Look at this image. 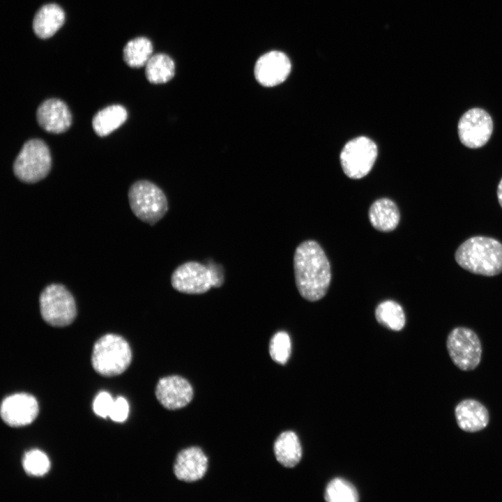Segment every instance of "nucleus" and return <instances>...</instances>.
<instances>
[{
  "instance_id": "bb28decb",
  "label": "nucleus",
  "mask_w": 502,
  "mask_h": 502,
  "mask_svg": "<svg viewBox=\"0 0 502 502\" xmlns=\"http://www.w3.org/2000/svg\"><path fill=\"white\" fill-rule=\"evenodd\" d=\"M114 401L108 393H100L97 395L93 403L94 413L100 417L107 418L109 416Z\"/></svg>"
},
{
  "instance_id": "423d86ee",
  "label": "nucleus",
  "mask_w": 502,
  "mask_h": 502,
  "mask_svg": "<svg viewBox=\"0 0 502 502\" xmlns=\"http://www.w3.org/2000/svg\"><path fill=\"white\" fill-rule=\"evenodd\" d=\"M39 302L42 318L52 326H68L77 316L75 299L62 284L46 287L40 294Z\"/></svg>"
},
{
  "instance_id": "c756f323",
  "label": "nucleus",
  "mask_w": 502,
  "mask_h": 502,
  "mask_svg": "<svg viewBox=\"0 0 502 502\" xmlns=\"http://www.w3.org/2000/svg\"><path fill=\"white\" fill-rule=\"evenodd\" d=\"M496 195H497L498 201H499L501 207L502 208V178L498 184L497 190H496Z\"/></svg>"
},
{
  "instance_id": "a211bd4d",
  "label": "nucleus",
  "mask_w": 502,
  "mask_h": 502,
  "mask_svg": "<svg viewBox=\"0 0 502 502\" xmlns=\"http://www.w3.org/2000/svg\"><path fill=\"white\" fill-rule=\"evenodd\" d=\"M400 218V211L397 205L387 198L375 201L369 210L371 225L380 231L389 232L394 230L398 225Z\"/></svg>"
},
{
  "instance_id": "6ab92c4d",
  "label": "nucleus",
  "mask_w": 502,
  "mask_h": 502,
  "mask_svg": "<svg viewBox=\"0 0 502 502\" xmlns=\"http://www.w3.org/2000/svg\"><path fill=\"white\" fill-rule=\"evenodd\" d=\"M274 453L282 466L291 468L301 460L302 448L298 436L291 431L282 432L274 443Z\"/></svg>"
},
{
  "instance_id": "9b49d317",
  "label": "nucleus",
  "mask_w": 502,
  "mask_h": 502,
  "mask_svg": "<svg viewBox=\"0 0 502 502\" xmlns=\"http://www.w3.org/2000/svg\"><path fill=\"white\" fill-rule=\"evenodd\" d=\"M291 68L290 60L284 53L270 51L257 60L254 75L259 84L265 87H273L285 81Z\"/></svg>"
},
{
  "instance_id": "4468645a",
  "label": "nucleus",
  "mask_w": 502,
  "mask_h": 502,
  "mask_svg": "<svg viewBox=\"0 0 502 502\" xmlns=\"http://www.w3.org/2000/svg\"><path fill=\"white\" fill-rule=\"evenodd\" d=\"M38 125L48 132L59 134L71 126L72 115L67 105L57 98L47 99L37 109Z\"/></svg>"
},
{
  "instance_id": "6e6552de",
  "label": "nucleus",
  "mask_w": 502,
  "mask_h": 502,
  "mask_svg": "<svg viewBox=\"0 0 502 502\" xmlns=\"http://www.w3.org/2000/svg\"><path fill=\"white\" fill-rule=\"evenodd\" d=\"M377 154L376 144L367 137L360 136L349 141L340 153L344 174L354 179L365 176L372 169Z\"/></svg>"
},
{
  "instance_id": "9d476101",
  "label": "nucleus",
  "mask_w": 502,
  "mask_h": 502,
  "mask_svg": "<svg viewBox=\"0 0 502 502\" xmlns=\"http://www.w3.org/2000/svg\"><path fill=\"white\" fill-rule=\"evenodd\" d=\"M171 283L176 291L188 294H203L213 287L210 268L197 261H188L177 267Z\"/></svg>"
},
{
  "instance_id": "aec40b11",
  "label": "nucleus",
  "mask_w": 502,
  "mask_h": 502,
  "mask_svg": "<svg viewBox=\"0 0 502 502\" xmlns=\"http://www.w3.org/2000/svg\"><path fill=\"white\" fill-rule=\"evenodd\" d=\"M126 108L120 105H112L100 110L93 118L92 126L100 137L108 135L119 128L127 119Z\"/></svg>"
},
{
  "instance_id": "cd10ccee",
  "label": "nucleus",
  "mask_w": 502,
  "mask_h": 502,
  "mask_svg": "<svg viewBox=\"0 0 502 502\" xmlns=\"http://www.w3.org/2000/svg\"><path fill=\"white\" fill-rule=\"evenodd\" d=\"M129 404L127 400L119 397L114 401L109 417L114 422H124L128 416Z\"/></svg>"
},
{
  "instance_id": "5701e85b",
  "label": "nucleus",
  "mask_w": 502,
  "mask_h": 502,
  "mask_svg": "<svg viewBox=\"0 0 502 502\" xmlns=\"http://www.w3.org/2000/svg\"><path fill=\"white\" fill-rule=\"evenodd\" d=\"M375 317L383 326L395 331L401 330L406 323V317L402 306L393 301H385L378 305Z\"/></svg>"
},
{
  "instance_id": "dca6fc26",
  "label": "nucleus",
  "mask_w": 502,
  "mask_h": 502,
  "mask_svg": "<svg viewBox=\"0 0 502 502\" xmlns=\"http://www.w3.org/2000/svg\"><path fill=\"white\" fill-rule=\"evenodd\" d=\"M458 427L467 432H476L485 429L489 420L487 409L473 399L461 401L455 409Z\"/></svg>"
},
{
  "instance_id": "f3484780",
  "label": "nucleus",
  "mask_w": 502,
  "mask_h": 502,
  "mask_svg": "<svg viewBox=\"0 0 502 502\" xmlns=\"http://www.w3.org/2000/svg\"><path fill=\"white\" fill-rule=\"evenodd\" d=\"M65 13L56 3H47L36 13L32 27L40 38L47 39L54 36L65 22Z\"/></svg>"
},
{
  "instance_id": "4be33fe9",
  "label": "nucleus",
  "mask_w": 502,
  "mask_h": 502,
  "mask_svg": "<svg viewBox=\"0 0 502 502\" xmlns=\"http://www.w3.org/2000/svg\"><path fill=\"white\" fill-rule=\"evenodd\" d=\"M153 45L145 37H137L129 40L123 50V57L126 63L131 68L145 66L153 55Z\"/></svg>"
},
{
  "instance_id": "20e7f679",
  "label": "nucleus",
  "mask_w": 502,
  "mask_h": 502,
  "mask_svg": "<svg viewBox=\"0 0 502 502\" xmlns=\"http://www.w3.org/2000/svg\"><path fill=\"white\" fill-rule=\"evenodd\" d=\"M128 199L132 213L139 220L151 225L163 218L168 210L165 193L149 181L134 183L130 188Z\"/></svg>"
},
{
  "instance_id": "c85d7f7f",
  "label": "nucleus",
  "mask_w": 502,
  "mask_h": 502,
  "mask_svg": "<svg viewBox=\"0 0 502 502\" xmlns=\"http://www.w3.org/2000/svg\"><path fill=\"white\" fill-rule=\"evenodd\" d=\"M207 266L210 268V271H211V273L212 275L213 287H220L223 284V282H224V275H223L222 268L214 263H209Z\"/></svg>"
},
{
  "instance_id": "0eeeda50",
  "label": "nucleus",
  "mask_w": 502,
  "mask_h": 502,
  "mask_svg": "<svg viewBox=\"0 0 502 502\" xmlns=\"http://www.w3.org/2000/svg\"><path fill=\"white\" fill-rule=\"evenodd\" d=\"M446 348L451 360L461 370H473L480 362V340L477 334L469 328H454L447 337Z\"/></svg>"
},
{
  "instance_id": "a878e982",
  "label": "nucleus",
  "mask_w": 502,
  "mask_h": 502,
  "mask_svg": "<svg viewBox=\"0 0 502 502\" xmlns=\"http://www.w3.org/2000/svg\"><path fill=\"white\" fill-rule=\"evenodd\" d=\"M291 339L285 331L276 333L269 344V353L271 358L276 363L285 364L291 354Z\"/></svg>"
},
{
  "instance_id": "b1692460",
  "label": "nucleus",
  "mask_w": 502,
  "mask_h": 502,
  "mask_svg": "<svg viewBox=\"0 0 502 502\" xmlns=\"http://www.w3.org/2000/svg\"><path fill=\"white\" fill-rule=\"evenodd\" d=\"M324 497L329 502H356L359 498L355 487L349 481L339 478L329 482Z\"/></svg>"
},
{
  "instance_id": "f257e3e1",
  "label": "nucleus",
  "mask_w": 502,
  "mask_h": 502,
  "mask_svg": "<svg viewBox=\"0 0 502 502\" xmlns=\"http://www.w3.org/2000/svg\"><path fill=\"white\" fill-rule=\"evenodd\" d=\"M296 287L309 301H317L327 293L331 280L329 261L319 244L312 240L301 243L294 256Z\"/></svg>"
},
{
  "instance_id": "412c9836",
  "label": "nucleus",
  "mask_w": 502,
  "mask_h": 502,
  "mask_svg": "<svg viewBox=\"0 0 502 502\" xmlns=\"http://www.w3.org/2000/svg\"><path fill=\"white\" fill-rule=\"evenodd\" d=\"M175 75L174 61L165 54L151 56L145 65V75L152 84H165L171 80Z\"/></svg>"
},
{
  "instance_id": "f8f14e48",
  "label": "nucleus",
  "mask_w": 502,
  "mask_h": 502,
  "mask_svg": "<svg viewBox=\"0 0 502 502\" xmlns=\"http://www.w3.org/2000/svg\"><path fill=\"white\" fill-rule=\"evenodd\" d=\"M38 413L36 398L27 393H17L6 397L1 404V416L6 424L18 427L31 423Z\"/></svg>"
},
{
  "instance_id": "f03ea898",
  "label": "nucleus",
  "mask_w": 502,
  "mask_h": 502,
  "mask_svg": "<svg viewBox=\"0 0 502 502\" xmlns=\"http://www.w3.org/2000/svg\"><path fill=\"white\" fill-rule=\"evenodd\" d=\"M455 259L460 267L471 273L495 276L502 273V243L492 237L472 236L457 248Z\"/></svg>"
},
{
  "instance_id": "2eb2a0df",
  "label": "nucleus",
  "mask_w": 502,
  "mask_h": 502,
  "mask_svg": "<svg viewBox=\"0 0 502 502\" xmlns=\"http://www.w3.org/2000/svg\"><path fill=\"white\" fill-rule=\"evenodd\" d=\"M207 468L208 459L201 449L191 447L181 450L177 455L174 472L179 480L192 482L202 478Z\"/></svg>"
},
{
  "instance_id": "1a4fd4ad",
  "label": "nucleus",
  "mask_w": 502,
  "mask_h": 502,
  "mask_svg": "<svg viewBox=\"0 0 502 502\" xmlns=\"http://www.w3.org/2000/svg\"><path fill=\"white\" fill-rule=\"evenodd\" d=\"M493 128L490 114L482 108L473 107L465 112L459 119L458 137L464 146L478 149L487 143Z\"/></svg>"
},
{
  "instance_id": "39448f33",
  "label": "nucleus",
  "mask_w": 502,
  "mask_h": 502,
  "mask_svg": "<svg viewBox=\"0 0 502 502\" xmlns=\"http://www.w3.org/2000/svg\"><path fill=\"white\" fill-rule=\"evenodd\" d=\"M52 158L47 144L41 139L26 142L13 163V172L22 182L33 183L43 179L50 172Z\"/></svg>"
},
{
  "instance_id": "393cba45",
  "label": "nucleus",
  "mask_w": 502,
  "mask_h": 502,
  "mask_svg": "<svg viewBox=\"0 0 502 502\" xmlns=\"http://www.w3.org/2000/svg\"><path fill=\"white\" fill-rule=\"evenodd\" d=\"M22 464L25 472L33 476H43L50 468L47 456L39 450H31L26 452Z\"/></svg>"
},
{
  "instance_id": "7ed1b4c3",
  "label": "nucleus",
  "mask_w": 502,
  "mask_h": 502,
  "mask_svg": "<svg viewBox=\"0 0 502 502\" xmlns=\"http://www.w3.org/2000/svg\"><path fill=\"white\" fill-rule=\"evenodd\" d=\"M132 352L127 341L120 335L106 334L94 344L91 363L94 370L105 376L123 373L130 365Z\"/></svg>"
},
{
  "instance_id": "ddd939ff",
  "label": "nucleus",
  "mask_w": 502,
  "mask_h": 502,
  "mask_svg": "<svg viewBox=\"0 0 502 502\" xmlns=\"http://www.w3.org/2000/svg\"><path fill=\"white\" fill-rule=\"evenodd\" d=\"M155 395L159 402L169 410H176L188 405L193 398V389L184 378L168 376L157 383Z\"/></svg>"
}]
</instances>
